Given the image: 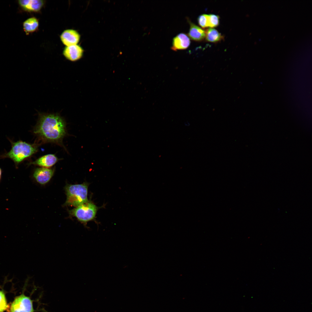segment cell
Returning a JSON list of instances; mask_svg holds the SVG:
<instances>
[{"mask_svg":"<svg viewBox=\"0 0 312 312\" xmlns=\"http://www.w3.org/2000/svg\"><path fill=\"white\" fill-rule=\"evenodd\" d=\"M5 293L2 290H0V312H3L8 307Z\"/></svg>","mask_w":312,"mask_h":312,"instance_id":"obj_16","label":"cell"},{"mask_svg":"<svg viewBox=\"0 0 312 312\" xmlns=\"http://www.w3.org/2000/svg\"><path fill=\"white\" fill-rule=\"evenodd\" d=\"M18 3L26 10L37 12L41 9L44 4V1L39 0H23L19 1Z\"/></svg>","mask_w":312,"mask_h":312,"instance_id":"obj_11","label":"cell"},{"mask_svg":"<svg viewBox=\"0 0 312 312\" xmlns=\"http://www.w3.org/2000/svg\"><path fill=\"white\" fill-rule=\"evenodd\" d=\"M12 143V148L10 151L3 155L2 157L10 159L16 165L31 156L37 151V148L35 146L22 141Z\"/></svg>","mask_w":312,"mask_h":312,"instance_id":"obj_2","label":"cell"},{"mask_svg":"<svg viewBox=\"0 0 312 312\" xmlns=\"http://www.w3.org/2000/svg\"><path fill=\"white\" fill-rule=\"evenodd\" d=\"M83 50L77 44L66 46L64 48L63 54L68 60L75 61L80 59L82 56Z\"/></svg>","mask_w":312,"mask_h":312,"instance_id":"obj_7","label":"cell"},{"mask_svg":"<svg viewBox=\"0 0 312 312\" xmlns=\"http://www.w3.org/2000/svg\"><path fill=\"white\" fill-rule=\"evenodd\" d=\"M58 158L54 155L49 154L44 155L31 162L33 164L44 168L49 167L54 165L58 161Z\"/></svg>","mask_w":312,"mask_h":312,"instance_id":"obj_12","label":"cell"},{"mask_svg":"<svg viewBox=\"0 0 312 312\" xmlns=\"http://www.w3.org/2000/svg\"><path fill=\"white\" fill-rule=\"evenodd\" d=\"M219 16L213 14L208 15V27L213 28L218 26L219 24Z\"/></svg>","mask_w":312,"mask_h":312,"instance_id":"obj_15","label":"cell"},{"mask_svg":"<svg viewBox=\"0 0 312 312\" xmlns=\"http://www.w3.org/2000/svg\"><path fill=\"white\" fill-rule=\"evenodd\" d=\"M199 25L203 28L208 27V14H203L200 15L198 18Z\"/></svg>","mask_w":312,"mask_h":312,"instance_id":"obj_17","label":"cell"},{"mask_svg":"<svg viewBox=\"0 0 312 312\" xmlns=\"http://www.w3.org/2000/svg\"><path fill=\"white\" fill-rule=\"evenodd\" d=\"M88 185L86 183L66 185L65 190L67 198L64 205L77 207L87 202Z\"/></svg>","mask_w":312,"mask_h":312,"instance_id":"obj_3","label":"cell"},{"mask_svg":"<svg viewBox=\"0 0 312 312\" xmlns=\"http://www.w3.org/2000/svg\"><path fill=\"white\" fill-rule=\"evenodd\" d=\"M2 171L1 169L0 168V182L1 180V176H2Z\"/></svg>","mask_w":312,"mask_h":312,"instance_id":"obj_18","label":"cell"},{"mask_svg":"<svg viewBox=\"0 0 312 312\" xmlns=\"http://www.w3.org/2000/svg\"><path fill=\"white\" fill-rule=\"evenodd\" d=\"M80 35L76 30L68 29L64 31L60 36V40L66 46L77 44L80 39Z\"/></svg>","mask_w":312,"mask_h":312,"instance_id":"obj_6","label":"cell"},{"mask_svg":"<svg viewBox=\"0 0 312 312\" xmlns=\"http://www.w3.org/2000/svg\"><path fill=\"white\" fill-rule=\"evenodd\" d=\"M32 300L23 294L16 297L12 302L10 312H34Z\"/></svg>","mask_w":312,"mask_h":312,"instance_id":"obj_5","label":"cell"},{"mask_svg":"<svg viewBox=\"0 0 312 312\" xmlns=\"http://www.w3.org/2000/svg\"><path fill=\"white\" fill-rule=\"evenodd\" d=\"M54 172L53 169L47 168H37L34 173L33 177L38 182L41 184H44L50 181Z\"/></svg>","mask_w":312,"mask_h":312,"instance_id":"obj_8","label":"cell"},{"mask_svg":"<svg viewBox=\"0 0 312 312\" xmlns=\"http://www.w3.org/2000/svg\"><path fill=\"white\" fill-rule=\"evenodd\" d=\"M34 132L45 141L60 143L66 133L65 123L57 114H41Z\"/></svg>","mask_w":312,"mask_h":312,"instance_id":"obj_1","label":"cell"},{"mask_svg":"<svg viewBox=\"0 0 312 312\" xmlns=\"http://www.w3.org/2000/svg\"><path fill=\"white\" fill-rule=\"evenodd\" d=\"M205 38L206 40L212 42H217L221 41L223 36L216 29L210 28L205 31Z\"/></svg>","mask_w":312,"mask_h":312,"instance_id":"obj_13","label":"cell"},{"mask_svg":"<svg viewBox=\"0 0 312 312\" xmlns=\"http://www.w3.org/2000/svg\"><path fill=\"white\" fill-rule=\"evenodd\" d=\"M190 41L188 36L184 33H181L174 37L171 49L174 51L187 49L190 46Z\"/></svg>","mask_w":312,"mask_h":312,"instance_id":"obj_9","label":"cell"},{"mask_svg":"<svg viewBox=\"0 0 312 312\" xmlns=\"http://www.w3.org/2000/svg\"><path fill=\"white\" fill-rule=\"evenodd\" d=\"M23 29L27 34L36 31L39 26L38 19L34 17H31L25 20L23 23Z\"/></svg>","mask_w":312,"mask_h":312,"instance_id":"obj_14","label":"cell"},{"mask_svg":"<svg viewBox=\"0 0 312 312\" xmlns=\"http://www.w3.org/2000/svg\"><path fill=\"white\" fill-rule=\"evenodd\" d=\"M98 207L92 202L88 201L69 211L70 214L76 217L81 222L87 223L94 219Z\"/></svg>","mask_w":312,"mask_h":312,"instance_id":"obj_4","label":"cell"},{"mask_svg":"<svg viewBox=\"0 0 312 312\" xmlns=\"http://www.w3.org/2000/svg\"><path fill=\"white\" fill-rule=\"evenodd\" d=\"M187 21L190 25L188 36L192 40L199 42L205 38V32L203 29L193 23L188 18Z\"/></svg>","mask_w":312,"mask_h":312,"instance_id":"obj_10","label":"cell"}]
</instances>
